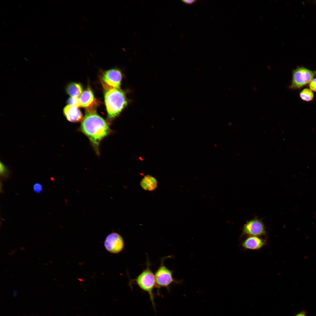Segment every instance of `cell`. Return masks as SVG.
Returning <instances> with one entry per match:
<instances>
[{"instance_id": "cell-12", "label": "cell", "mask_w": 316, "mask_h": 316, "mask_svg": "<svg viewBox=\"0 0 316 316\" xmlns=\"http://www.w3.org/2000/svg\"><path fill=\"white\" fill-rule=\"evenodd\" d=\"M140 185L144 190L153 191L157 188V182L156 179L152 176L147 175L142 179L140 182Z\"/></svg>"}, {"instance_id": "cell-8", "label": "cell", "mask_w": 316, "mask_h": 316, "mask_svg": "<svg viewBox=\"0 0 316 316\" xmlns=\"http://www.w3.org/2000/svg\"><path fill=\"white\" fill-rule=\"evenodd\" d=\"M122 78L120 71L117 69L113 68L104 72L102 80L105 88L110 87L119 88Z\"/></svg>"}, {"instance_id": "cell-17", "label": "cell", "mask_w": 316, "mask_h": 316, "mask_svg": "<svg viewBox=\"0 0 316 316\" xmlns=\"http://www.w3.org/2000/svg\"><path fill=\"white\" fill-rule=\"evenodd\" d=\"M43 190L42 185L40 183H35L33 186V190L34 192L39 193L42 192Z\"/></svg>"}, {"instance_id": "cell-14", "label": "cell", "mask_w": 316, "mask_h": 316, "mask_svg": "<svg viewBox=\"0 0 316 316\" xmlns=\"http://www.w3.org/2000/svg\"><path fill=\"white\" fill-rule=\"evenodd\" d=\"M300 98L303 101L309 102L312 101L314 97V95L312 91L310 89L305 88L300 93Z\"/></svg>"}, {"instance_id": "cell-4", "label": "cell", "mask_w": 316, "mask_h": 316, "mask_svg": "<svg viewBox=\"0 0 316 316\" xmlns=\"http://www.w3.org/2000/svg\"><path fill=\"white\" fill-rule=\"evenodd\" d=\"M169 256L162 259L160 266L156 271L154 274L155 288H157V293L159 294V290L161 288H165L169 291L171 286L173 284H182L183 280H178L173 277L172 270L166 267L164 264L165 260L171 257Z\"/></svg>"}, {"instance_id": "cell-15", "label": "cell", "mask_w": 316, "mask_h": 316, "mask_svg": "<svg viewBox=\"0 0 316 316\" xmlns=\"http://www.w3.org/2000/svg\"><path fill=\"white\" fill-rule=\"evenodd\" d=\"M68 105H72L77 107H81L79 98L78 97H70L67 101Z\"/></svg>"}, {"instance_id": "cell-1", "label": "cell", "mask_w": 316, "mask_h": 316, "mask_svg": "<svg viewBox=\"0 0 316 316\" xmlns=\"http://www.w3.org/2000/svg\"><path fill=\"white\" fill-rule=\"evenodd\" d=\"M80 130L88 138L97 154L101 141L112 132L107 122L95 111H86Z\"/></svg>"}, {"instance_id": "cell-9", "label": "cell", "mask_w": 316, "mask_h": 316, "mask_svg": "<svg viewBox=\"0 0 316 316\" xmlns=\"http://www.w3.org/2000/svg\"><path fill=\"white\" fill-rule=\"evenodd\" d=\"M63 113L67 119L72 122L82 121L84 118L78 107L68 105L63 109Z\"/></svg>"}, {"instance_id": "cell-20", "label": "cell", "mask_w": 316, "mask_h": 316, "mask_svg": "<svg viewBox=\"0 0 316 316\" xmlns=\"http://www.w3.org/2000/svg\"><path fill=\"white\" fill-rule=\"evenodd\" d=\"M295 316H307L305 312L302 311L296 315Z\"/></svg>"}, {"instance_id": "cell-16", "label": "cell", "mask_w": 316, "mask_h": 316, "mask_svg": "<svg viewBox=\"0 0 316 316\" xmlns=\"http://www.w3.org/2000/svg\"><path fill=\"white\" fill-rule=\"evenodd\" d=\"M0 174L2 177L4 178H6L8 176L9 172L5 165L1 162H0Z\"/></svg>"}, {"instance_id": "cell-22", "label": "cell", "mask_w": 316, "mask_h": 316, "mask_svg": "<svg viewBox=\"0 0 316 316\" xmlns=\"http://www.w3.org/2000/svg\"><path fill=\"white\" fill-rule=\"evenodd\" d=\"M4 23H5V24H6V25H7V24H6V22H4Z\"/></svg>"}, {"instance_id": "cell-11", "label": "cell", "mask_w": 316, "mask_h": 316, "mask_svg": "<svg viewBox=\"0 0 316 316\" xmlns=\"http://www.w3.org/2000/svg\"><path fill=\"white\" fill-rule=\"evenodd\" d=\"M264 240L257 236H250L242 243V246L245 249L258 250L261 248L265 244Z\"/></svg>"}, {"instance_id": "cell-19", "label": "cell", "mask_w": 316, "mask_h": 316, "mask_svg": "<svg viewBox=\"0 0 316 316\" xmlns=\"http://www.w3.org/2000/svg\"><path fill=\"white\" fill-rule=\"evenodd\" d=\"M181 1L187 4H191L197 1L196 0H182Z\"/></svg>"}, {"instance_id": "cell-21", "label": "cell", "mask_w": 316, "mask_h": 316, "mask_svg": "<svg viewBox=\"0 0 316 316\" xmlns=\"http://www.w3.org/2000/svg\"><path fill=\"white\" fill-rule=\"evenodd\" d=\"M20 249L21 250H24V249H25V248L23 247H21L20 248Z\"/></svg>"}, {"instance_id": "cell-3", "label": "cell", "mask_w": 316, "mask_h": 316, "mask_svg": "<svg viewBox=\"0 0 316 316\" xmlns=\"http://www.w3.org/2000/svg\"><path fill=\"white\" fill-rule=\"evenodd\" d=\"M150 265L149 260H147L146 268L135 278L130 279L129 284L131 287L133 284L137 285L141 289L147 292L153 307L155 310L154 297L153 292L156 286L155 279L154 274L150 269Z\"/></svg>"}, {"instance_id": "cell-10", "label": "cell", "mask_w": 316, "mask_h": 316, "mask_svg": "<svg viewBox=\"0 0 316 316\" xmlns=\"http://www.w3.org/2000/svg\"><path fill=\"white\" fill-rule=\"evenodd\" d=\"M79 98L81 107L86 108L87 110H94L93 107L96 101L89 87L82 92Z\"/></svg>"}, {"instance_id": "cell-7", "label": "cell", "mask_w": 316, "mask_h": 316, "mask_svg": "<svg viewBox=\"0 0 316 316\" xmlns=\"http://www.w3.org/2000/svg\"><path fill=\"white\" fill-rule=\"evenodd\" d=\"M243 234L250 236H260L266 233L264 225L262 221L254 219L248 221L243 226Z\"/></svg>"}, {"instance_id": "cell-2", "label": "cell", "mask_w": 316, "mask_h": 316, "mask_svg": "<svg viewBox=\"0 0 316 316\" xmlns=\"http://www.w3.org/2000/svg\"><path fill=\"white\" fill-rule=\"evenodd\" d=\"M104 99L108 118L112 119L117 116L126 106L125 94L120 88H105Z\"/></svg>"}, {"instance_id": "cell-18", "label": "cell", "mask_w": 316, "mask_h": 316, "mask_svg": "<svg viewBox=\"0 0 316 316\" xmlns=\"http://www.w3.org/2000/svg\"><path fill=\"white\" fill-rule=\"evenodd\" d=\"M309 86L311 90L316 92V78L311 80L309 83Z\"/></svg>"}, {"instance_id": "cell-13", "label": "cell", "mask_w": 316, "mask_h": 316, "mask_svg": "<svg viewBox=\"0 0 316 316\" xmlns=\"http://www.w3.org/2000/svg\"><path fill=\"white\" fill-rule=\"evenodd\" d=\"M67 93L72 97H78L83 92L81 85L76 83H71L66 87Z\"/></svg>"}, {"instance_id": "cell-5", "label": "cell", "mask_w": 316, "mask_h": 316, "mask_svg": "<svg viewBox=\"0 0 316 316\" xmlns=\"http://www.w3.org/2000/svg\"><path fill=\"white\" fill-rule=\"evenodd\" d=\"M316 75V71L303 66L298 67L293 71L292 81L289 87L292 89H300L309 83Z\"/></svg>"}, {"instance_id": "cell-6", "label": "cell", "mask_w": 316, "mask_h": 316, "mask_svg": "<svg viewBox=\"0 0 316 316\" xmlns=\"http://www.w3.org/2000/svg\"><path fill=\"white\" fill-rule=\"evenodd\" d=\"M104 246L106 249L110 253L117 254L124 249V241L120 234L113 232L106 237L104 242Z\"/></svg>"}]
</instances>
